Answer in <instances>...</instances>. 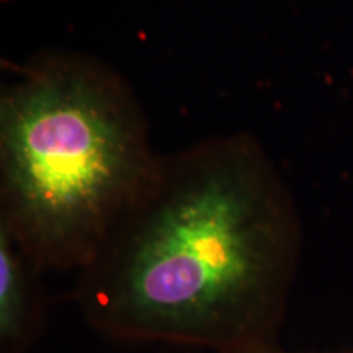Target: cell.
Instances as JSON below:
<instances>
[{
    "instance_id": "cell-1",
    "label": "cell",
    "mask_w": 353,
    "mask_h": 353,
    "mask_svg": "<svg viewBox=\"0 0 353 353\" xmlns=\"http://www.w3.org/2000/svg\"><path fill=\"white\" fill-rule=\"evenodd\" d=\"M301 250L296 200L263 144L213 136L157 154L72 298L112 342L285 353Z\"/></svg>"
},
{
    "instance_id": "cell-2",
    "label": "cell",
    "mask_w": 353,
    "mask_h": 353,
    "mask_svg": "<svg viewBox=\"0 0 353 353\" xmlns=\"http://www.w3.org/2000/svg\"><path fill=\"white\" fill-rule=\"evenodd\" d=\"M157 154L117 69L81 51L38 52L0 94V226L44 273H77Z\"/></svg>"
},
{
    "instance_id": "cell-3",
    "label": "cell",
    "mask_w": 353,
    "mask_h": 353,
    "mask_svg": "<svg viewBox=\"0 0 353 353\" xmlns=\"http://www.w3.org/2000/svg\"><path fill=\"white\" fill-rule=\"evenodd\" d=\"M43 270L0 226V353H28L46 324Z\"/></svg>"
},
{
    "instance_id": "cell-4",
    "label": "cell",
    "mask_w": 353,
    "mask_h": 353,
    "mask_svg": "<svg viewBox=\"0 0 353 353\" xmlns=\"http://www.w3.org/2000/svg\"><path fill=\"white\" fill-rule=\"evenodd\" d=\"M288 353V352H285ZM309 353H353V347L347 348H339V350H325V352H309Z\"/></svg>"
}]
</instances>
